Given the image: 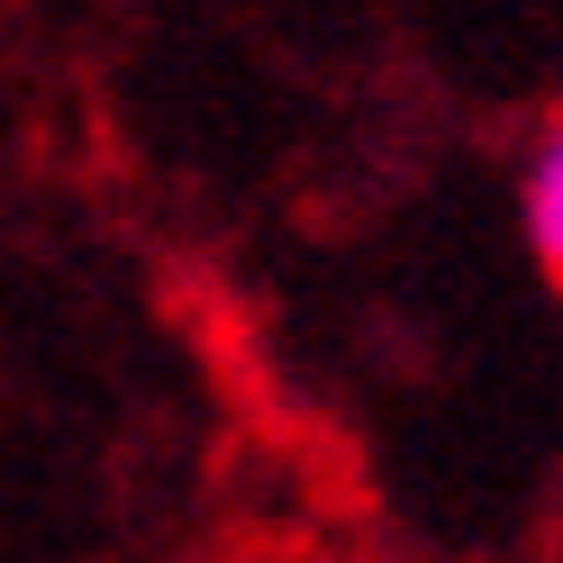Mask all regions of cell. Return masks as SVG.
Returning <instances> with one entry per match:
<instances>
[{
	"mask_svg": "<svg viewBox=\"0 0 563 563\" xmlns=\"http://www.w3.org/2000/svg\"><path fill=\"white\" fill-rule=\"evenodd\" d=\"M527 245H537V264L563 282V119L545 128L537 164H527Z\"/></svg>",
	"mask_w": 563,
	"mask_h": 563,
	"instance_id": "6da1fadb",
	"label": "cell"
}]
</instances>
